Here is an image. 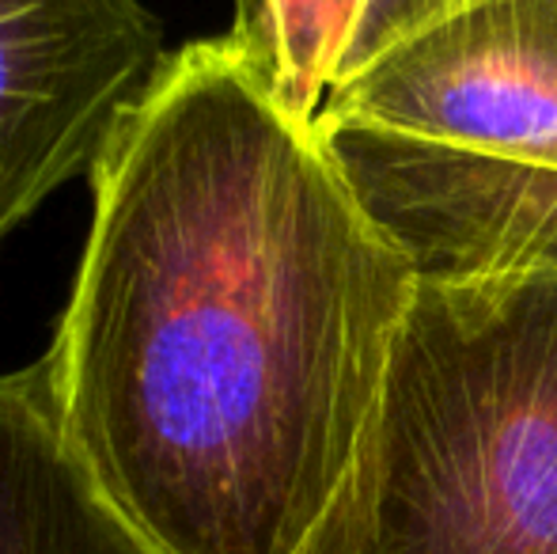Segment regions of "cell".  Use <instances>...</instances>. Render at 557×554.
<instances>
[{
  "mask_svg": "<svg viewBox=\"0 0 557 554\" xmlns=\"http://www.w3.org/2000/svg\"><path fill=\"white\" fill-rule=\"evenodd\" d=\"M88 183L42 354L76 459L156 554H311L418 270L232 35L171 53Z\"/></svg>",
  "mask_w": 557,
  "mask_h": 554,
  "instance_id": "obj_1",
  "label": "cell"
},
{
  "mask_svg": "<svg viewBox=\"0 0 557 554\" xmlns=\"http://www.w3.org/2000/svg\"><path fill=\"white\" fill-rule=\"evenodd\" d=\"M418 278L557 274V0H493L345 81L315 126Z\"/></svg>",
  "mask_w": 557,
  "mask_h": 554,
  "instance_id": "obj_2",
  "label": "cell"
},
{
  "mask_svg": "<svg viewBox=\"0 0 557 554\" xmlns=\"http://www.w3.org/2000/svg\"><path fill=\"white\" fill-rule=\"evenodd\" d=\"M311 554H557V274L418 278L368 456Z\"/></svg>",
  "mask_w": 557,
  "mask_h": 554,
  "instance_id": "obj_3",
  "label": "cell"
},
{
  "mask_svg": "<svg viewBox=\"0 0 557 554\" xmlns=\"http://www.w3.org/2000/svg\"><path fill=\"white\" fill-rule=\"evenodd\" d=\"M168 58L140 0H0V239L91 178Z\"/></svg>",
  "mask_w": 557,
  "mask_h": 554,
  "instance_id": "obj_4",
  "label": "cell"
},
{
  "mask_svg": "<svg viewBox=\"0 0 557 554\" xmlns=\"http://www.w3.org/2000/svg\"><path fill=\"white\" fill-rule=\"evenodd\" d=\"M0 554H156L76 459L42 357L0 372Z\"/></svg>",
  "mask_w": 557,
  "mask_h": 554,
  "instance_id": "obj_5",
  "label": "cell"
},
{
  "mask_svg": "<svg viewBox=\"0 0 557 554\" xmlns=\"http://www.w3.org/2000/svg\"><path fill=\"white\" fill-rule=\"evenodd\" d=\"M368 0H232V30L273 103L315 126L342 84Z\"/></svg>",
  "mask_w": 557,
  "mask_h": 554,
  "instance_id": "obj_6",
  "label": "cell"
},
{
  "mask_svg": "<svg viewBox=\"0 0 557 554\" xmlns=\"http://www.w3.org/2000/svg\"><path fill=\"white\" fill-rule=\"evenodd\" d=\"M482 4H493V0H368L364 23H360L357 46H352V53H349L342 84L352 81L357 73H364L372 61H380L383 53H391L395 46L410 42V38L425 35L436 23L470 12V8H482ZM342 84H337V88H342Z\"/></svg>",
  "mask_w": 557,
  "mask_h": 554,
  "instance_id": "obj_7",
  "label": "cell"
}]
</instances>
